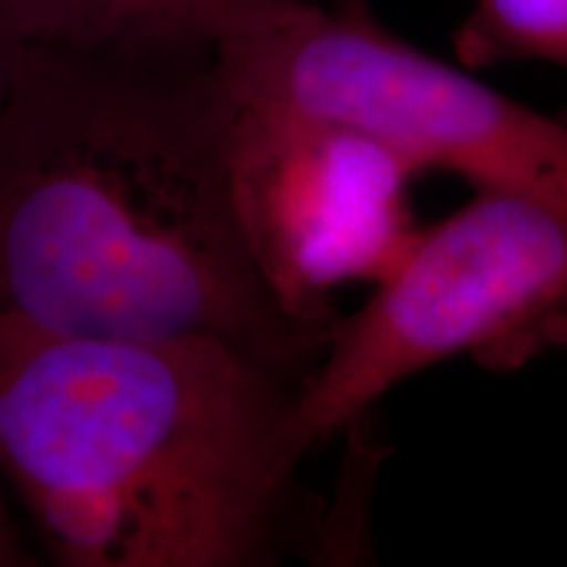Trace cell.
<instances>
[{
  "mask_svg": "<svg viewBox=\"0 0 567 567\" xmlns=\"http://www.w3.org/2000/svg\"><path fill=\"white\" fill-rule=\"evenodd\" d=\"M300 386L216 339L0 318V478L61 567H274L310 555Z\"/></svg>",
  "mask_w": 567,
  "mask_h": 567,
  "instance_id": "7a4b0ae2",
  "label": "cell"
},
{
  "mask_svg": "<svg viewBox=\"0 0 567 567\" xmlns=\"http://www.w3.org/2000/svg\"><path fill=\"white\" fill-rule=\"evenodd\" d=\"M368 0H334V6H363Z\"/></svg>",
  "mask_w": 567,
  "mask_h": 567,
  "instance_id": "30bf717a",
  "label": "cell"
},
{
  "mask_svg": "<svg viewBox=\"0 0 567 567\" xmlns=\"http://www.w3.org/2000/svg\"><path fill=\"white\" fill-rule=\"evenodd\" d=\"M567 350V203L473 189L421 226L400 264L350 316L297 392L302 444L350 429L396 384L467 358L513 373Z\"/></svg>",
  "mask_w": 567,
  "mask_h": 567,
  "instance_id": "3957f363",
  "label": "cell"
},
{
  "mask_svg": "<svg viewBox=\"0 0 567 567\" xmlns=\"http://www.w3.org/2000/svg\"><path fill=\"white\" fill-rule=\"evenodd\" d=\"M305 0H0L19 45L218 48L300 9Z\"/></svg>",
  "mask_w": 567,
  "mask_h": 567,
  "instance_id": "8992f818",
  "label": "cell"
},
{
  "mask_svg": "<svg viewBox=\"0 0 567 567\" xmlns=\"http://www.w3.org/2000/svg\"><path fill=\"white\" fill-rule=\"evenodd\" d=\"M17 51H19V42L13 40V34L6 30V24L0 21V95H3L6 82H9L11 63H13V55H17Z\"/></svg>",
  "mask_w": 567,
  "mask_h": 567,
  "instance_id": "9c48e42d",
  "label": "cell"
},
{
  "mask_svg": "<svg viewBox=\"0 0 567 567\" xmlns=\"http://www.w3.org/2000/svg\"><path fill=\"white\" fill-rule=\"evenodd\" d=\"M237 101L321 118L384 142L421 174L567 203V113L515 101L473 69L396 38L371 6L305 0L216 51Z\"/></svg>",
  "mask_w": 567,
  "mask_h": 567,
  "instance_id": "277c9868",
  "label": "cell"
},
{
  "mask_svg": "<svg viewBox=\"0 0 567 567\" xmlns=\"http://www.w3.org/2000/svg\"><path fill=\"white\" fill-rule=\"evenodd\" d=\"M6 484L0 478V567H32L38 565L34 555L24 536L19 534L17 520H13L9 499H6Z\"/></svg>",
  "mask_w": 567,
  "mask_h": 567,
  "instance_id": "ba28073f",
  "label": "cell"
},
{
  "mask_svg": "<svg viewBox=\"0 0 567 567\" xmlns=\"http://www.w3.org/2000/svg\"><path fill=\"white\" fill-rule=\"evenodd\" d=\"M229 97V184L245 243L281 308L331 339L334 295L379 284L415 239L423 174L368 134Z\"/></svg>",
  "mask_w": 567,
  "mask_h": 567,
  "instance_id": "5b68a950",
  "label": "cell"
},
{
  "mask_svg": "<svg viewBox=\"0 0 567 567\" xmlns=\"http://www.w3.org/2000/svg\"><path fill=\"white\" fill-rule=\"evenodd\" d=\"M465 69L544 63L567 76V0H473L452 32Z\"/></svg>",
  "mask_w": 567,
  "mask_h": 567,
  "instance_id": "52a82bcc",
  "label": "cell"
},
{
  "mask_svg": "<svg viewBox=\"0 0 567 567\" xmlns=\"http://www.w3.org/2000/svg\"><path fill=\"white\" fill-rule=\"evenodd\" d=\"M210 48L24 42L0 95V318L216 339L297 386L329 337L281 308L239 229Z\"/></svg>",
  "mask_w": 567,
  "mask_h": 567,
  "instance_id": "6da1fadb",
  "label": "cell"
}]
</instances>
